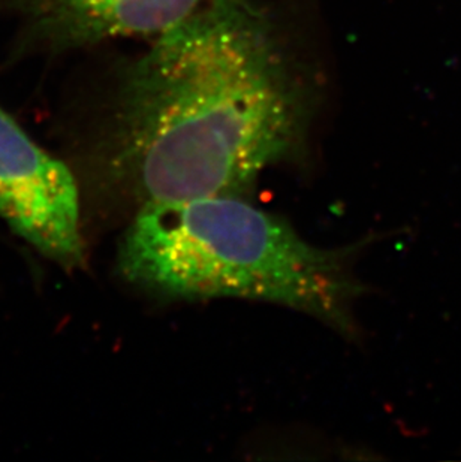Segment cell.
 <instances>
[{"label": "cell", "mask_w": 461, "mask_h": 462, "mask_svg": "<svg viewBox=\"0 0 461 462\" xmlns=\"http://www.w3.org/2000/svg\"><path fill=\"white\" fill-rule=\"evenodd\" d=\"M210 0H0L15 23L13 57L65 56L170 29Z\"/></svg>", "instance_id": "4"}, {"label": "cell", "mask_w": 461, "mask_h": 462, "mask_svg": "<svg viewBox=\"0 0 461 462\" xmlns=\"http://www.w3.org/2000/svg\"><path fill=\"white\" fill-rule=\"evenodd\" d=\"M81 189L70 163L36 144L0 106V218L66 270L83 266Z\"/></svg>", "instance_id": "3"}, {"label": "cell", "mask_w": 461, "mask_h": 462, "mask_svg": "<svg viewBox=\"0 0 461 462\" xmlns=\"http://www.w3.org/2000/svg\"><path fill=\"white\" fill-rule=\"evenodd\" d=\"M349 254L309 245L240 197H209L136 209L118 245V271L159 297L275 302L353 334L362 288Z\"/></svg>", "instance_id": "2"}, {"label": "cell", "mask_w": 461, "mask_h": 462, "mask_svg": "<svg viewBox=\"0 0 461 462\" xmlns=\"http://www.w3.org/2000/svg\"><path fill=\"white\" fill-rule=\"evenodd\" d=\"M291 0H210L118 59L72 123L81 193L139 209L243 197L305 153L326 77Z\"/></svg>", "instance_id": "1"}]
</instances>
